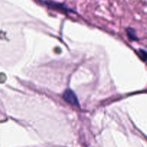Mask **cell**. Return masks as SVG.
Returning <instances> with one entry per match:
<instances>
[{
    "mask_svg": "<svg viewBox=\"0 0 147 147\" xmlns=\"http://www.w3.org/2000/svg\"><path fill=\"white\" fill-rule=\"evenodd\" d=\"M138 54H139V57L142 59L144 61H147V52L145 51L144 50H140L138 52Z\"/></svg>",
    "mask_w": 147,
    "mask_h": 147,
    "instance_id": "cell-4",
    "label": "cell"
},
{
    "mask_svg": "<svg viewBox=\"0 0 147 147\" xmlns=\"http://www.w3.org/2000/svg\"><path fill=\"white\" fill-rule=\"evenodd\" d=\"M126 32H127V35L129 38L131 40H137V37L136 35V32L135 30L132 28H128L126 30Z\"/></svg>",
    "mask_w": 147,
    "mask_h": 147,
    "instance_id": "cell-3",
    "label": "cell"
},
{
    "mask_svg": "<svg viewBox=\"0 0 147 147\" xmlns=\"http://www.w3.org/2000/svg\"><path fill=\"white\" fill-rule=\"evenodd\" d=\"M45 4L47 7H50V8L53 9L64 11V12H69V11H71V10H70V9L66 7L63 4H59V3H55L53 2V1H45Z\"/></svg>",
    "mask_w": 147,
    "mask_h": 147,
    "instance_id": "cell-2",
    "label": "cell"
},
{
    "mask_svg": "<svg viewBox=\"0 0 147 147\" xmlns=\"http://www.w3.org/2000/svg\"><path fill=\"white\" fill-rule=\"evenodd\" d=\"M63 98L65 101L73 106H79V102L78 98L74 92L70 89H67L63 94Z\"/></svg>",
    "mask_w": 147,
    "mask_h": 147,
    "instance_id": "cell-1",
    "label": "cell"
}]
</instances>
